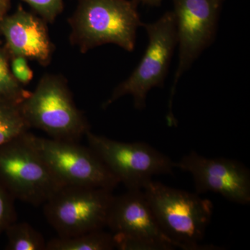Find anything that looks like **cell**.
Masks as SVG:
<instances>
[{"instance_id": "7402d4cb", "label": "cell", "mask_w": 250, "mask_h": 250, "mask_svg": "<svg viewBox=\"0 0 250 250\" xmlns=\"http://www.w3.org/2000/svg\"><path fill=\"white\" fill-rule=\"evenodd\" d=\"M138 2L143 3V4L149 5V6H158L160 5L162 0H136Z\"/></svg>"}, {"instance_id": "2e32d148", "label": "cell", "mask_w": 250, "mask_h": 250, "mask_svg": "<svg viewBox=\"0 0 250 250\" xmlns=\"http://www.w3.org/2000/svg\"><path fill=\"white\" fill-rule=\"evenodd\" d=\"M29 94L13 76L9 54L5 47H0V99L21 104Z\"/></svg>"}, {"instance_id": "e0dca14e", "label": "cell", "mask_w": 250, "mask_h": 250, "mask_svg": "<svg viewBox=\"0 0 250 250\" xmlns=\"http://www.w3.org/2000/svg\"><path fill=\"white\" fill-rule=\"evenodd\" d=\"M113 234V233H112ZM116 249L120 250H171L173 247L152 240L127 238L113 235Z\"/></svg>"}, {"instance_id": "9c48e42d", "label": "cell", "mask_w": 250, "mask_h": 250, "mask_svg": "<svg viewBox=\"0 0 250 250\" xmlns=\"http://www.w3.org/2000/svg\"><path fill=\"white\" fill-rule=\"evenodd\" d=\"M85 138L88 147L127 190H142L154 176L173 173L175 162L147 143L121 142L90 130Z\"/></svg>"}, {"instance_id": "6da1fadb", "label": "cell", "mask_w": 250, "mask_h": 250, "mask_svg": "<svg viewBox=\"0 0 250 250\" xmlns=\"http://www.w3.org/2000/svg\"><path fill=\"white\" fill-rule=\"evenodd\" d=\"M143 191L162 231L184 250H220L213 245H202L211 221L213 205L197 193L174 188L152 180Z\"/></svg>"}, {"instance_id": "7a4b0ae2", "label": "cell", "mask_w": 250, "mask_h": 250, "mask_svg": "<svg viewBox=\"0 0 250 250\" xmlns=\"http://www.w3.org/2000/svg\"><path fill=\"white\" fill-rule=\"evenodd\" d=\"M136 0H78L69 18L70 41L82 53L115 44L127 52L136 45L138 29L142 27Z\"/></svg>"}, {"instance_id": "52a82bcc", "label": "cell", "mask_w": 250, "mask_h": 250, "mask_svg": "<svg viewBox=\"0 0 250 250\" xmlns=\"http://www.w3.org/2000/svg\"><path fill=\"white\" fill-rule=\"evenodd\" d=\"M25 134L0 147V182L14 199L38 207L63 185L28 142Z\"/></svg>"}, {"instance_id": "3957f363", "label": "cell", "mask_w": 250, "mask_h": 250, "mask_svg": "<svg viewBox=\"0 0 250 250\" xmlns=\"http://www.w3.org/2000/svg\"><path fill=\"white\" fill-rule=\"evenodd\" d=\"M21 108L30 128L41 130L51 139L80 143L90 130L62 75L42 76Z\"/></svg>"}, {"instance_id": "7c38bea8", "label": "cell", "mask_w": 250, "mask_h": 250, "mask_svg": "<svg viewBox=\"0 0 250 250\" xmlns=\"http://www.w3.org/2000/svg\"><path fill=\"white\" fill-rule=\"evenodd\" d=\"M106 227L116 236L152 240L177 248L159 227L141 189L127 190L114 197Z\"/></svg>"}, {"instance_id": "ffe728a7", "label": "cell", "mask_w": 250, "mask_h": 250, "mask_svg": "<svg viewBox=\"0 0 250 250\" xmlns=\"http://www.w3.org/2000/svg\"><path fill=\"white\" fill-rule=\"evenodd\" d=\"M10 68L13 76L23 86L32 81L34 72L28 63V59L25 57L21 56L10 57Z\"/></svg>"}, {"instance_id": "30bf717a", "label": "cell", "mask_w": 250, "mask_h": 250, "mask_svg": "<svg viewBox=\"0 0 250 250\" xmlns=\"http://www.w3.org/2000/svg\"><path fill=\"white\" fill-rule=\"evenodd\" d=\"M175 167L191 174L198 195L215 192L235 203L250 204V172L239 161L207 158L192 151L175 162Z\"/></svg>"}, {"instance_id": "44dd1931", "label": "cell", "mask_w": 250, "mask_h": 250, "mask_svg": "<svg viewBox=\"0 0 250 250\" xmlns=\"http://www.w3.org/2000/svg\"><path fill=\"white\" fill-rule=\"evenodd\" d=\"M10 2L11 0H0V24L7 15L10 8Z\"/></svg>"}, {"instance_id": "8992f818", "label": "cell", "mask_w": 250, "mask_h": 250, "mask_svg": "<svg viewBox=\"0 0 250 250\" xmlns=\"http://www.w3.org/2000/svg\"><path fill=\"white\" fill-rule=\"evenodd\" d=\"M114 197L102 188L63 186L44 204V215L58 236L103 229Z\"/></svg>"}, {"instance_id": "ba28073f", "label": "cell", "mask_w": 250, "mask_h": 250, "mask_svg": "<svg viewBox=\"0 0 250 250\" xmlns=\"http://www.w3.org/2000/svg\"><path fill=\"white\" fill-rule=\"evenodd\" d=\"M225 0H172L179 62L169 98L168 125L177 124L172 102L179 79L215 40L219 16Z\"/></svg>"}, {"instance_id": "4fadbf2b", "label": "cell", "mask_w": 250, "mask_h": 250, "mask_svg": "<svg viewBox=\"0 0 250 250\" xmlns=\"http://www.w3.org/2000/svg\"><path fill=\"white\" fill-rule=\"evenodd\" d=\"M116 249L112 233L103 229L75 235L57 236L47 243V250H111Z\"/></svg>"}, {"instance_id": "ac0fdd59", "label": "cell", "mask_w": 250, "mask_h": 250, "mask_svg": "<svg viewBox=\"0 0 250 250\" xmlns=\"http://www.w3.org/2000/svg\"><path fill=\"white\" fill-rule=\"evenodd\" d=\"M31 6L36 14L52 24L63 10L62 0H22Z\"/></svg>"}, {"instance_id": "d6986e66", "label": "cell", "mask_w": 250, "mask_h": 250, "mask_svg": "<svg viewBox=\"0 0 250 250\" xmlns=\"http://www.w3.org/2000/svg\"><path fill=\"white\" fill-rule=\"evenodd\" d=\"M14 197L0 182V233L5 231L10 224L16 221L13 200Z\"/></svg>"}, {"instance_id": "5b68a950", "label": "cell", "mask_w": 250, "mask_h": 250, "mask_svg": "<svg viewBox=\"0 0 250 250\" xmlns=\"http://www.w3.org/2000/svg\"><path fill=\"white\" fill-rule=\"evenodd\" d=\"M25 137L62 185L102 188L113 191L120 184L89 147L78 142L39 137L29 131Z\"/></svg>"}, {"instance_id": "8fae6325", "label": "cell", "mask_w": 250, "mask_h": 250, "mask_svg": "<svg viewBox=\"0 0 250 250\" xmlns=\"http://www.w3.org/2000/svg\"><path fill=\"white\" fill-rule=\"evenodd\" d=\"M47 23L35 13L20 6L14 14L5 16L0 24V34L6 41L10 57L21 56L42 66L52 62L55 47L49 36Z\"/></svg>"}, {"instance_id": "5bb4252c", "label": "cell", "mask_w": 250, "mask_h": 250, "mask_svg": "<svg viewBox=\"0 0 250 250\" xmlns=\"http://www.w3.org/2000/svg\"><path fill=\"white\" fill-rule=\"evenodd\" d=\"M30 129L21 111V104L0 99V147L18 139Z\"/></svg>"}, {"instance_id": "277c9868", "label": "cell", "mask_w": 250, "mask_h": 250, "mask_svg": "<svg viewBox=\"0 0 250 250\" xmlns=\"http://www.w3.org/2000/svg\"><path fill=\"white\" fill-rule=\"evenodd\" d=\"M142 27L148 36V45L143 58L131 75L115 88L104 103V108L122 97L130 95L134 98L135 108L141 111L146 108L148 93L156 87L164 86L177 46L173 13H166L154 22L143 23Z\"/></svg>"}, {"instance_id": "9a60e30c", "label": "cell", "mask_w": 250, "mask_h": 250, "mask_svg": "<svg viewBox=\"0 0 250 250\" xmlns=\"http://www.w3.org/2000/svg\"><path fill=\"white\" fill-rule=\"evenodd\" d=\"M5 231L8 237L7 250H47V241L29 223L14 221Z\"/></svg>"}]
</instances>
